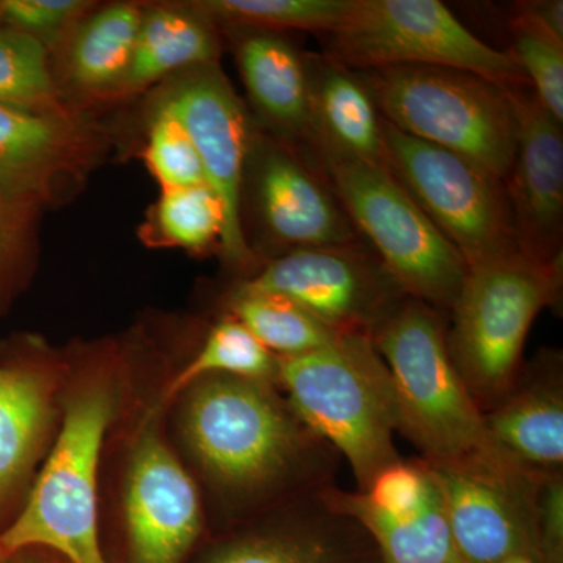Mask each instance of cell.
Here are the masks:
<instances>
[{
    "label": "cell",
    "instance_id": "1",
    "mask_svg": "<svg viewBox=\"0 0 563 563\" xmlns=\"http://www.w3.org/2000/svg\"><path fill=\"white\" fill-rule=\"evenodd\" d=\"M180 395L181 442L235 526L335 485L342 455L276 385L211 374Z\"/></svg>",
    "mask_w": 563,
    "mask_h": 563
},
{
    "label": "cell",
    "instance_id": "2",
    "mask_svg": "<svg viewBox=\"0 0 563 563\" xmlns=\"http://www.w3.org/2000/svg\"><path fill=\"white\" fill-rule=\"evenodd\" d=\"M398 396L406 439L433 468L484 474L536 485L543 476L509 457L485 428L483 412L455 369L446 343V314L406 299L372 335Z\"/></svg>",
    "mask_w": 563,
    "mask_h": 563
},
{
    "label": "cell",
    "instance_id": "3",
    "mask_svg": "<svg viewBox=\"0 0 563 563\" xmlns=\"http://www.w3.org/2000/svg\"><path fill=\"white\" fill-rule=\"evenodd\" d=\"M121 404L117 362L74 372L62 395L52 450L14 520L0 532V551L44 548L68 563H107L98 525L99 463Z\"/></svg>",
    "mask_w": 563,
    "mask_h": 563
},
{
    "label": "cell",
    "instance_id": "4",
    "mask_svg": "<svg viewBox=\"0 0 563 563\" xmlns=\"http://www.w3.org/2000/svg\"><path fill=\"white\" fill-rule=\"evenodd\" d=\"M279 388L295 412L350 463L357 492L401 461L398 396L372 340L342 335L309 354L279 357Z\"/></svg>",
    "mask_w": 563,
    "mask_h": 563
},
{
    "label": "cell",
    "instance_id": "5",
    "mask_svg": "<svg viewBox=\"0 0 563 563\" xmlns=\"http://www.w3.org/2000/svg\"><path fill=\"white\" fill-rule=\"evenodd\" d=\"M563 258L536 262L520 252L468 268L446 322L455 369L481 412L509 393L523 368L537 314L562 296Z\"/></svg>",
    "mask_w": 563,
    "mask_h": 563
},
{
    "label": "cell",
    "instance_id": "6",
    "mask_svg": "<svg viewBox=\"0 0 563 563\" xmlns=\"http://www.w3.org/2000/svg\"><path fill=\"white\" fill-rule=\"evenodd\" d=\"M357 73L393 128L507 179L517 151V120L506 88L468 70L442 66Z\"/></svg>",
    "mask_w": 563,
    "mask_h": 563
},
{
    "label": "cell",
    "instance_id": "7",
    "mask_svg": "<svg viewBox=\"0 0 563 563\" xmlns=\"http://www.w3.org/2000/svg\"><path fill=\"white\" fill-rule=\"evenodd\" d=\"M358 235L407 296L444 314L468 266L385 166L314 154Z\"/></svg>",
    "mask_w": 563,
    "mask_h": 563
},
{
    "label": "cell",
    "instance_id": "8",
    "mask_svg": "<svg viewBox=\"0 0 563 563\" xmlns=\"http://www.w3.org/2000/svg\"><path fill=\"white\" fill-rule=\"evenodd\" d=\"M322 54L354 70L442 66L468 70L499 87H529L506 51L477 38L439 0H352L335 31L318 36Z\"/></svg>",
    "mask_w": 563,
    "mask_h": 563
},
{
    "label": "cell",
    "instance_id": "9",
    "mask_svg": "<svg viewBox=\"0 0 563 563\" xmlns=\"http://www.w3.org/2000/svg\"><path fill=\"white\" fill-rule=\"evenodd\" d=\"M387 166L468 268L517 254L501 177L455 152L412 139L384 120Z\"/></svg>",
    "mask_w": 563,
    "mask_h": 563
},
{
    "label": "cell",
    "instance_id": "10",
    "mask_svg": "<svg viewBox=\"0 0 563 563\" xmlns=\"http://www.w3.org/2000/svg\"><path fill=\"white\" fill-rule=\"evenodd\" d=\"M254 218L272 258L306 247L365 242L313 152L252 125L244 168L242 220ZM269 258V261H272Z\"/></svg>",
    "mask_w": 563,
    "mask_h": 563
},
{
    "label": "cell",
    "instance_id": "11",
    "mask_svg": "<svg viewBox=\"0 0 563 563\" xmlns=\"http://www.w3.org/2000/svg\"><path fill=\"white\" fill-rule=\"evenodd\" d=\"M152 109L180 122L202 163L207 185L224 207L221 255L247 279L262 263L244 235L242 190L252 122L220 63L198 66L165 80Z\"/></svg>",
    "mask_w": 563,
    "mask_h": 563
},
{
    "label": "cell",
    "instance_id": "12",
    "mask_svg": "<svg viewBox=\"0 0 563 563\" xmlns=\"http://www.w3.org/2000/svg\"><path fill=\"white\" fill-rule=\"evenodd\" d=\"M162 409L147 410L125 457L113 563H188L202 540L201 495L163 437Z\"/></svg>",
    "mask_w": 563,
    "mask_h": 563
},
{
    "label": "cell",
    "instance_id": "13",
    "mask_svg": "<svg viewBox=\"0 0 563 563\" xmlns=\"http://www.w3.org/2000/svg\"><path fill=\"white\" fill-rule=\"evenodd\" d=\"M239 284L285 296L333 331L369 340L409 299L365 242L287 252Z\"/></svg>",
    "mask_w": 563,
    "mask_h": 563
},
{
    "label": "cell",
    "instance_id": "14",
    "mask_svg": "<svg viewBox=\"0 0 563 563\" xmlns=\"http://www.w3.org/2000/svg\"><path fill=\"white\" fill-rule=\"evenodd\" d=\"M69 366L35 336L0 346V532L14 520L62 421Z\"/></svg>",
    "mask_w": 563,
    "mask_h": 563
},
{
    "label": "cell",
    "instance_id": "15",
    "mask_svg": "<svg viewBox=\"0 0 563 563\" xmlns=\"http://www.w3.org/2000/svg\"><path fill=\"white\" fill-rule=\"evenodd\" d=\"M110 141L79 107L32 113L0 106V190L46 211L79 195Z\"/></svg>",
    "mask_w": 563,
    "mask_h": 563
},
{
    "label": "cell",
    "instance_id": "16",
    "mask_svg": "<svg viewBox=\"0 0 563 563\" xmlns=\"http://www.w3.org/2000/svg\"><path fill=\"white\" fill-rule=\"evenodd\" d=\"M192 563L384 562L369 533L318 493L233 526Z\"/></svg>",
    "mask_w": 563,
    "mask_h": 563
},
{
    "label": "cell",
    "instance_id": "17",
    "mask_svg": "<svg viewBox=\"0 0 563 563\" xmlns=\"http://www.w3.org/2000/svg\"><path fill=\"white\" fill-rule=\"evenodd\" d=\"M517 120V151L504 180L518 252L536 262L562 257L563 131L531 87L507 90Z\"/></svg>",
    "mask_w": 563,
    "mask_h": 563
},
{
    "label": "cell",
    "instance_id": "18",
    "mask_svg": "<svg viewBox=\"0 0 563 563\" xmlns=\"http://www.w3.org/2000/svg\"><path fill=\"white\" fill-rule=\"evenodd\" d=\"M462 563H542L536 526L537 485L484 474L433 468ZM543 479V477H542Z\"/></svg>",
    "mask_w": 563,
    "mask_h": 563
},
{
    "label": "cell",
    "instance_id": "19",
    "mask_svg": "<svg viewBox=\"0 0 563 563\" xmlns=\"http://www.w3.org/2000/svg\"><path fill=\"white\" fill-rule=\"evenodd\" d=\"M483 417L495 443L528 472L562 473V352L542 350L523 363L514 387Z\"/></svg>",
    "mask_w": 563,
    "mask_h": 563
},
{
    "label": "cell",
    "instance_id": "20",
    "mask_svg": "<svg viewBox=\"0 0 563 563\" xmlns=\"http://www.w3.org/2000/svg\"><path fill=\"white\" fill-rule=\"evenodd\" d=\"M232 32L233 51L252 107L265 131L282 141L313 152L312 102L306 52L284 33L224 29Z\"/></svg>",
    "mask_w": 563,
    "mask_h": 563
},
{
    "label": "cell",
    "instance_id": "21",
    "mask_svg": "<svg viewBox=\"0 0 563 563\" xmlns=\"http://www.w3.org/2000/svg\"><path fill=\"white\" fill-rule=\"evenodd\" d=\"M317 143L313 154H331L387 166L384 118L365 80L325 54H306Z\"/></svg>",
    "mask_w": 563,
    "mask_h": 563
},
{
    "label": "cell",
    "instance_id": "22",
    "mask_svg": "<svg viewBox=\"0 0 563 563\" xmlns=\"http://www.w3.org/2000/svg\"><path fill=\"white\" fill-rule=\"evenodd\" d=\"M221 49L220 29L190 2L144 5L131 65L114 99L150 90L184 70L220 63Z\"/></svg>",
    "mask_w": 563,
    "mask_h": 563
},
{
    "label": "cell",
    "instance_id": "23",
    "mask_svg": "<svg viewBox=\"0 0 563 563\" xmlns=\"http://www.w3.org/2000/svg\"><path fill=\"white\" fill-rule=\"evenodd\" d=\"M143 14V3L95 7L65 36L62 74L77 98L114 99L131 65Z\"/></svg>",
    "mask_w": 563,
    "mask_h": 563
},
{
    "label": "cell",
    "instance_id": "24",
    "mask_svg": "<svg viewBox=\"0 0 563 563\" xmlns=\"http://www.w3.org/2000/svg\"><path fill=\"white\" fill-rule=\"evenodd\" d=\"M320 496L369 533L384 563H462L439 481L428 501L402 514L376 512L363 504L358 492L342 490L336 485L324 488Z\"/></svg>",
    "mask_w": 563,
    "mask_h": 563
},
{
    "label": "cell",
    "instance_id": "25",
    "mask_svg": "<svg viewBox=\"0 0 563 563\" xmlns=\"http://www.w3.org/2000/svg\"><path fill=\"white\" fill-rule=\"evenodd\" d=\"M224 313L242 322L277 357H296L335 343L343 333L274 292L251 290L236 284L224 302Z\"/></svg>",
    "mask_w": 563,
    "mask_h": 563
},
{
    "label": "cell",
    "instance_id": "26",
    "mask_svg": "<svg viewBox=\"0 0 563 563\" xmlns=\"http://www.w3.org/2000/svg\"><path fill=\"white\" fill-rule=\"evenodd\" d=\"M279 357L266 350L242 322L224 313L211 325L201 350L173 377L161 402L165 406L196 380L211 374H229L279 387Z\"/></svg>",
    "mask_w": 563,
    "mask_h": 563
},
{
    "label": "cell",
    "instance_id": "27",
    "mask_svg": "<svg viewBox=\"0 0 563 563\" xmlns=\"http://www.w3.org/2000/svg\"><path fill=\"white\" fill-rule=\"evenodd\" d=\"M224 207L209 185L162 190L143 225V239L154 246L179 247L191 254L221 251Z\"/></svg>",
    "mask_w": 563,
    "mask_h": 563
},
{
    "label": "cell",
    "instance_id": "28",
    "mask_svg": "<svg viewBox=\"0 0 563 563\" xmlns=\"http://www.w3.org/2000/svg\"><path fill=\"white\" fill-rule=\"evenodd\" d=\"M190 3L218 29L302 31L320 36L340 27L350 13L352 0H198Z\"/></svg>",
    "mask_w": 563,
    "mask_h": 563
},
{
    "label": "cell",
    "instance_id": "29",
    "mask_svg": "<svg viewBox=\"0 0 563 563\" xmlns=\"http://www.w3.org/2000/svg\"><path fill=\"white\" fill-rule=\"evenodd\" d=\"M0 106L51 113L69 109L58 87L46 44L0 24Z\"/></svg>",
    "mask_w": 563,
    "mask_h": 563
},
{
    "label": "cell",
    "instance_id": "30",
    "mask_svg": "<svg viewBox=\"0 0 563 563\" xmlns=\"http://www.w3.org/2000/svg\"><path fill=\"white\" fill-rule=\"evenodd\" d=\"M510 47L506 51L525 74L543 109L563 124V38L512 7Z\"/></svg>",
    "mask_w": 563,
    "mask_h": 563
},
{
    "label": "cell",
    "instance_id": "31",
    "mask_svg": "<svg viewBox=\"0 0 563 563\" xmlns=\"http://www.w3.org/2000/svg\"><path fill=\"white\" fill-rule=\"evenodd\" d=\"M43 213L0 190V317L25 290L38 265Z\"/></svg>",
    "mask_w": 563,
    "mask_h": 563
},
{
    "label": "cell",
    "instance_id": "32",
    "mask_svg": "<svg viewBox=\"0 0 563 563\" xmlns=\"http://www.w3.org/2000/svg\"><path fill=\"white\" fill-rule=\"evenodd\" d=\"M144 161L162 190L207 184L190 136L176 118L161 109L151 111Z\"/></svg>",
    "mask_w": 563,
    "mask_h": 563
},
{
    "label": "cell",
    "instance_id": "33",
    "mask_svg": "<svg viewBox=\"0 0 563 563\" xmlns=\"http://www.w3.org/2000/svg\"><path fill=\"white\" fill-rule=\"evenodd\" d=\"M96 5L88 0H0V24L27 33L52 51Z\"/></svg>",
    "mask_w": 563,
    "mask_h": 563
},
{
    "label": "cell",
    "instance_id": "34",
    "mask_svg": "<svg viewBox=\"0 0 563 563\" xmlns=\"http://www.w3.org/2000/svg\"><path fill=\"white\" fill-rule=\"evenodd\" d=\"M536 526L542 563H563V473L543 476L537 492Z\"/></svg>",
    "mask_w": 563,
    "mask_h": 563
},
{
    "label": "cell",
    "instance_id": "35",
    "mask_svg": "<svg viewBox=\"0 0 563 563\" xmlns=\"http://www.w3.org/2000/svg\"><path fill=\"white\" fill-rule=\"evenodd\" d=\"M515 7L542 24L548 31L553 32L559 38H563L562 0H528V2L515 3Z\"/></svg>",
    "mask_w": 563,
    "mask_h": 563
},
{
    "label": "cell",
    "instance_id": "36",
    "mask_svg": "<svg viewBox=\"0 0 563 563\" xmlns=\"http://www.w3.org/2000/svg\"><path fill=\"white\" fill-rule=\"evenodd\" d=\"M7 563H68L62 555L52 553L44 548H24L16 553L7 555Z\"/></svg>",
    "mask_w": 563,
    "mask_h": 563
},
{
    "label": "cell",
    "instance_id": "37",
    "mask_svg": "<svg viewBox=\"0 0 563 563\" xmlns=\"http://www.w3.org/2000/svg\"><path fill=\"white\" fill-rule=\"evenodd\" d=\"M506 563H537V562L531 561V559L517 558V559H512V561H509Z\"/></svg>",
    "mask_w": 563,
    "mask_h": 563
},
{
    "label": "cell",
    "instance_id": "38",
    "mask_svg": "<svg viewBox=\"0 0 563 563\" xmlns=\"http://www.w3.org/2000/svg\"><path fill=\"white\" fill-rule=\"evenodd\" d=\"M0 563H7V555L0 551Z\"/></svg>",
    "mask_w": 563,
    "mask_h": 563
}]
</instances>
